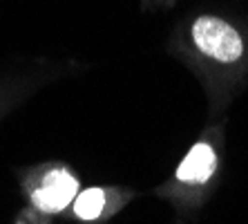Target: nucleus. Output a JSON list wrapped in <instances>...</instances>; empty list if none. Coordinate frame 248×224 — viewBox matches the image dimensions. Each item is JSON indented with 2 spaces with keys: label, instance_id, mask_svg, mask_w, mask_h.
<instances>
[{
  "label": "nucleus",
  "instance_id": "nucleus-4",
  "mask_svg": "<svg viewBox=\"0 0 248 224\" xmlns=\"http://www.w3.org/2000/svg\"><path fill=\"white\" fill-rule=\"evenodd\" d=\"M105 207V193L101 189H87L74 202V213L81 220H94Z\"/></svg>",
  "mask_w": 248,
  "mask_h": 224
},
{
  "label": "nucleus",
  "instance_id": "nucleus-1",
  "mask_svg": "<svg viewBox=\"0 0 248 224\" xmlns=\"http://www.w3.org/2000/svg\"><path fill=\"white\" fill-rule=\"evenodd\" d=\"M192 38L206 56L221 63H235L244 54V40L239 32L232 25L224 23L221 18H197V23L192 25Z\"/></svg>",
  "mask_w": 248,
  "mask_h": 224
},
{
  "label": "nucleus",
  "instance_id": "nucleus-2",
  "mask_svg": "<svg viewBox=\"0 0 248 224\" xmlns=\"http://www.w3.org/2000/svg\"><path fill=\"white\" fill-rule=\"evenodd\" d=\"M76 193H78V182L67 171H52L45 175L41 189L34 190L31 200L41 211L56 213L69 207Z\"/></svg>",
  "mask_w": 248,
  "mask_h": 224
},
{
  "label": "nucleus",
  "instance_id": "nucleus-3",
  "mask_svg": "<svg viewBox=\"0 0 248 224\" xmlns=\"http://www.w3.org/2000/svg\"><path fill=\"white\" fill-rule=\"evenodd\" d=\"M217 155L208 144H197L190 148L186 159L177 168V177L186 184H203L215 175Z\"/></svg>",
  "mask_w": 248,
  "mask_h": 224
}]
</instances>
